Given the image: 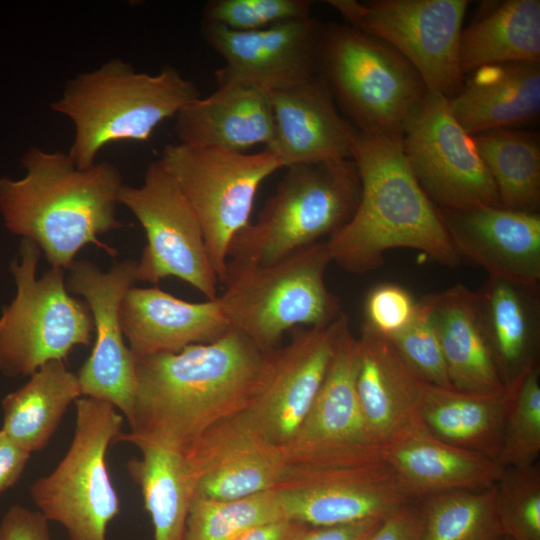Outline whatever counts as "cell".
Listing matches in <instances>:
<instances>
[{
  "mask_svg": "<svg viewBox=\"0 0 540 540\" xmlns=\"http://www.w3.org/2000/svg\"><path fill=\"white\" fill-rule=\"evenodd\" d=\"M285 518L275 489L234 500L193 497L183 540H236L255 525Z\"/></svg>",
  "mask_w": 540,
  "mask_h": 540,
  "instance_id": "35",
  "label": "cell"
},
{
  "mask_svg": "<svg viewBox=\"0 0 540 540\" xmlns=\"http://www.w3.org/2000/svg\"><path fill=\"white\" fill-rule=\"evenodd\" d=\"M21 164V178L0 177V216L11 234L33 241L51 267L65 271L89 244L117 255L99 239L125 227L116 217L124 185L116 165L82 169L68 153L38 147L25 152Z\"/></svg>",
  "mask_w": 540,
  "mask_h": 540,
  "instance_id": "2",
  "label": "cell"
},
{
  "mask_svg": "<svg viewBox=\"0 0 540 540\" xmlns=\"http://www.w3.org/2000/svg\"><path fill=\"white\" fill-rule=\"evenodd\" d=\"M356 389L373 437L383 446L419 414L426 381L400 356L391 341L362 323Z\"/></svg>",
  "mask_w": 540,
  "mask_h": 540,
  "instance_id": "25",
  "label": "cell"
},
{
  "mask_svg": "<svg viewBox=\"0 0 540 540\" xmlns=\"http://www.w3.org/2000/svg\"><path fill=\"white\" fill-rule=\"evenodd\" d=\"M182 455L194 496L234 500L274 489L287 463L246 409L214 424L191 443Z\"/></svg>",
  "mask_w": 540,
  "mask_h": 540,
  "instance_id": "17",
  "label": "cell"
},
{
  "mask_svg": "<svg viewBox=\"0 0 540 540\" xmlns=\"http://www.w3.org/2000/svg\"><path fill=\"white\" fill-rule=\"evenodd\" d=\"M324 25L311 17L255 31L204 24L207 43L225 60L215 72L218 86L245 84L277 90L317 76Z\"/></svg>",
  "mask_w": 540,
  "mask_h": 540,
  "instance_id": "18",
  "label": "cell"
},
{
  "mask_svg": "<svg viewBox=\"0 0 540 540\" xmlns=\"http://www.w3.org/2000/svg\"><path fill=\"white\" fill-rule=\"evenodd\" d=\"M500 540H509V539L506 537H502Z\"/></svg>",
  "mask_w": 540,
  "mask_h": 540,
  "instance_id": "46",
  "label": "cell"
},
{
  "mask_svg": "<svg viewBox=\"0 0 540 540\" xmlns=\"http://www.w3.org/2000/svg\"><path fill=\"white\" fill-rule=\"evenodd\" d=\"M383 519L334 525L307 526L296 540H368Z\"/></svg>",
  "mask_w": 540,
  "mask_h": 540,
  "instance_id": "43",
  "label": "cell"
},
{
  "mask_svg": "<svg viewBox=\"0 0 540 540\" xmlns=\"http://www.w3.org/2000/svg\"><path fill=\"white\" fill-rule=\"evenodd\" d=\"M496 508L503 537L540 540V467H506L496 484Z\"/></svg>",
  "mask_w": 540,
  "mask_h": 540,
  "instance_id": "37",
  "label": "cell"
},
{
  "mask_svg": "<svg viewBox=\"0 0 540 540\" xmlns=\"http://www.w3.org/2000/svg\"><path fill=\"white\" fill-rule=\"evenodd\" d=\"M343 313L324 327H296L290 341L266 353L248 408L267 437L285 446L310 410L327 373Z\"/></svg>",
  "mask_w": 540,
  "mask_h": 540,
  "instance_id": "19",
  "label": "cell"
},
{
  "mask_svg": "<svg viewBox=\"0 0 540 540\" xmlns=\"http://www.w3.org/2000/svg\"><path fill=\"white\" fill-rule=\"evenodd\" d=\"M70 446L50 473L30 487L37 510L60 524L69 540H108L120 499L107 466V452L122 432L124 417L111 404L89 397L76 402Z\"/></svg>",
  "mask_w": 540,
  "mask_h": 540,
  "instance_id": "9",
  "label": "cell"
},
{
  "mask_svg": "<svg viewBox=\"0 0 540 540\" xmlns=\"http://www.w3.org/2000/svg\"><path fill=\"white\" fill-rule=\"evenodd\" d=\"M40 248L21 239L9 270L16 285L13 300L0 315V372L29 377L52 360L66 362L74 347L89 346L94 332L87 303L66 288V271L51 267L37 277Z\"/></svg>",
  "mask_w": 540,
  "mask_h": 540,
  "instance_id": "8",
  "label": "cell"
},
{
  "mask_svg": "<svg viewBox=\"0 0 540 540\" xmlns=\"http://www.w3.org/2000/svg\"><path fill=\"white\" fill-rule=\"evenodd\" d=\"M179 143L245 153L275 140V120L265 89L245 84L219 85L175 116Z\"/></svg>",
  "mask_w": 540,
  "mask_h": 540,
  "instance_id": "24",
  "label": "cell"
},
{
  "mask_svg": "<svg viewBox=\"0 0 540 540\" xmlns=\"http://www.w3.org/2000/svg\"><path fill=\"white\" fill-rule=\"evenodd\" d=\"M308 525L279 518L250 527L236 540H296Z\"/></svg>",
  "mask_w": 540,
  "mask_h": 540,
  "instance_id": "45",
  "label": "cell"
},
{
  "mask_svg": "<svg viewBox=\"0 0 540 540\" xmlns=\"http://www.w3.org/2000/svg\"><path fill=\"white\" fill-rule=\"evenodd\" d=\"M120 321L136 358L210 343L231 328L217 298L188 302L158 287L130 288L121 303Z\"/></svg>",
  "mask_w": 540,
  "mask_h": 540,
  "instance_id": "23",
  "label": "cell"
},
{
  "mask_svg": "<svg viewBox=\"0 0 540 540\" xmlns=\"http://www.w3.org/2000/svg\"><path fill=\"white\" fill-rule=\"evenodd\" d=\"M200 97L196 84L171 65L148 74L115 58L69 79L50 108L72 122L68 154L85 169L106 145L147 141L160 123Z\"/></svg>",
  "mask_w": 540,
  "mask_h": 540,
  "instance_id": "4",
  "label": "cell"
},
{
  "mask_svg": "<svg viewBox=\"0 0 540 540\" xmlns=\"http://www.w3.org/2000/svg\"><path fill=\"white\" fill-rule=\"evenodd\" d=\"M383 461L414 501L445 492L490 488L503 470L486 456L438 438L419 414L386 443Z\"/></svg>",
  "mask_w": 540,
  "mask_h": 540,
  "instance_id": "21",
  "label": "cell"
},
{
  "mask_svg": "<svg viewBox=\"0 0 540 540\" xmlns=\"http://www.w3.org/2000/svg\"><path fill=\"white\" fill-rule=\"evenodd\" d=\"M274 489L284 517L308 526L384 519L414 501L384 461L345 467L287 465Z\"/></svg>",
  "mask_w": 540,
  "mask_h": 540,
  "instance_id": "16",
  "label": "cell"
},
{
  "mask_svg": "<svg viewBox=\"0 0 540 540\" xmlns=\"http://www.w3.org/2000/svg\"><path fill=\"white\" fill-rule=\"evenodd\" d=\"M469 74L448 105L471 136L529 123L539 116V64H492Z\"/></svg>",
  "mask_w": 540,
  "mask_h": 540,
  "instance_id": "27",
  "label": "cell"
},
{
  "mask_svg": "<svg viewBox=\"0 0 540 540\" xmlns=\"http://www.w3.org/2000/svg\"><path fill=\"white\" fill-rule=\"evenodd\" d=\"M497 188L501 207L538 213L540 206V141L535 133L495 129L473 135Z\"/></svg>",
  "mask_w": 540,
  "mask_h": 540,
  "instance_id": "33",
  "label": "cell"
},
{
  "mask_svg": "<svg viewBox=\"0 0 540 540\" xmlns=\"http://www.w3.org/2000/svg\"><path fill=\"white\" fill-rule=\"evenodd\" d=\"M416 308L417 302L404 288L381 284L366 297L364 322L379 334L390 337L408 325Z\"/></svg>",
  "mask_w": 540,
  "mask_h": 540,
  "instance_id": "40",
  "label": "cell"
},
{
  "mask_svg": "<svg viewBox=\"0 0 540 540\" xmlns=\"http://www.w3.org/2000/svg\"><path fill=\"white\" fill-rule=\"evenodd\" d=\"M475 298L483 334L509 390L539 366V286L488 278Z\"/></svg>",
  "mask_w": 540,
  "mask_h": 540,
  "instance_id": "26",
  "label": "cell"
},
{
  "mask_svg": "<svg viewBox=\"0 0 540 540\" xmlns=\"http://www.w3.org/2000/svg\"><path fill=\"white\" fill-rule=\"evenodd\" d=\"M439 209V208H438ZM457 253L482 267L488 278L538 287L540 215L497 206L439 209Z\"/></svg>",
  "mask_w": 540,
  "mask_h": 540,
  "instance_id": "20",
  "label": "cell"
},
{
  "mask_svg": "<svg viewBox=\"0 0 540 540\" xmlns=\"http://www.w3.org/2000/svg\"><path fill=\"white\" fill-rule=\"evenodd\" d=\"M351 159L360 197L351 219L326 241L332 262L364 274L380 267L387 251L407 248L447 267L461 264L439 209L410 168L401 137L356 128Z\"/></svg>",
  "mask_w": 540,
  "mask_h": 540,
  "instance_id": "3",
  "label": "cell"
},
{
  "mask_svg": "<svg viewBox=\"0 0 540 540\" xmlns=\"http://www.w3.org/2000/svg\"><path fill=\"white\" fill-rule=\"evenodd\" d=\"M160 160L196 215L222 283L230 244L250 223L260 184L284 168L282 161L267 147L246 154L182 143L165 146Z\"/></svg>",
  "mask_w": 540,
  "mask_h": 540,
  "instance_id": "10",
  "label": "cell"
},
{
  "mask_svg": "<svg viewBox=\"0 0 540 540\" xmlns=\"http://www.w3.org/2000/svg\"><path fill=\"white\" fill-rule=\"evenodd\" d=\"M459 61L463 76L492 64H540V1L481 3L474 20L462 29Z\"/></svg>",
  "mask_w": 540,
  "mask_h": 540,
  "instance_id": "29",
  "label": "cell"
},
{
  "mask_svg": "<svg viewBox=\"0 0 540 540\" xmlns=\"http://www.w3.org/2000/svg\"><path fill=\"white\" fill-rule=\"evenodd\" d=\"M349 25L383 41L417 71L428 91L451 99L464 76L459 43L466 0H328Z\"/></svg>",
  "mask_w": 540,
  "mask_h": 540,
  "instance_id": "11",
  "label": "cell"
},
{
  "mask_svg": "<svg viewBox=\"0 0 540 540\" xmlns=\"http://www.w3.org/2000/svg\"><path fill=\"white\" fill-rule=\"evenodd\" d=\"M257 219L232 240L228 261L267 265L332 236L353 216L360 179L352 159L286 168Z\"/></svg>",
  "mask_w": 540,
  "mask_h": 540,
  "instance_id": "6",
  "label": "cell"
},
{
  "mask_svg": "<svg viewBox=\"0 0 540 540\" xmlns=\"http://www.w3.org/2000/svg\"><path fill=\"white\" fill-rule=\"evenodd\" d=\"M137 281L133 259L115 261L108 271L89 260H75L65 277L68 292L83 298L93 318V348L76 373L82 396L111 404L127 423L137 390L136 357L123 334L120 307Z\"/></svg>",
  "mask_w": 540,
  "mask_h": 540,
  "instance_id": "15",
  "label": "cell"
},
{
  "mask_svg": "<svg viewBox=\"0 0 540 540\" xmlns=\"http://www.w3.org/2000/svg\"><path fill=\"white\" fill-rule=\"evenodd\" d=\"M331 262L326 242L267 265L228 261L217 296L221 310L263 352L280 346L296 327L328 326L344 313L325 283Z\"/></svg>",
  "mask_w": 540,
  "mask_h": 540,
  "instance_id": "5",
  "label": "cell"
},
{
  "mask_svg": "<svg viewBox=\"0 0 540 540\" xmlns=\"http://www.w3.org/2000/svg\"><path fill=\"white\" fill-rule=\"evenodd\" d=\"M30 457L0 429V495L19 481Z\"/></svg>",
  "mask_w": 540,
  "mask_h": 540,
  "instance_id": "44",
  "label": "cell"
},
{
  "mask_svg": "<svg viewBox=\"0 0 540 540\" xmlns=\"http://www.w3.org/2000/svg\"><path fill=\"white\" fill-rule=\"evenodd\" d=\"M359 343L345 314L321 388L297 432L281 447L287 465L345 467L383 461L356 389Z\"/></svg>",
  "mask_w": 540,
  "mask_h": 540,
  "instance_id": "13",
  "label": "cell"
},
{
  "mask_svg": "<svg viewBox=\"0 0 540 540\" xmlns=\"http://www.w3.org/2000/svg\"><path fill=\"white\" fill-rule=\"evenodd\" d=\"M422 300L436 330L452 387L480 396L503 394L505 388L479 321L475 292L457 284Z\"/></svg>",
  "mask_w": 540,
  "mask_h": 540,
  "instance_id": "28",
  "label": "cell"
},
{
  "mask_svg": "<svg viewBox=\"0 0 540 540\" xmlns=\"http://www.w3.org/2000/svg\"><path fill=\"white\" fill-rule=\"evenodd\" d=\"M502 445L498 463L524 467L536 463L540 454V369L530 370L505 391Z\"/></svg>",
  "mask_w": 540,
  "mask_h": 540,
  "instance_id": "36",
  "label": "cell"
},
{
  "mask_svg": "<svg viewBox=\"0 0 540 540\" xmlns=\"http://www.w3.org/2000/svg\"><path fill=\"white\" fill-rule=\"evenodd\" d=\"M505 392L480 396L425 384L419 417L438 438L498 461L505 411Z\"/></svg>",
  "mask_w": 540,
  "mask_h": 540,
  "instance_id": "31",
  "label": "cell"
},
{
  "mask_svg": "<svg viewBox=\"0 0 540 540\" xmlns=\"http://www.w3.org/2000/svg\"><path fill=\"white\" fill-rule=\"evenodd\" d=\"M405 362L427 383L451 388L439 339L426 304L417 301L412 320L387 337Z\"/></svg>",
  "mask_w": 540,
  "mask_h": 540,
  "instance_id": "39",
  "label": "cell"
},
{
  "mask_svg": "<svg viewBox=\"0 0 540 540\" xmlns=\"http://www.w3.org/2000/svg\"><path fill=\"white\" fill-rule=\"evenodd\" d=\"M401 141L415 178L437 208L501 207L473 137L455 120L441 94L427 92Z\"/></svg>",
  "mask_w": 540,
  "mask_h": 540,
  "instance_id": "14",
  "label": "cell"
},
{
  "mask_svg": "<svg viewBox=\"0 0 540 540\" xmlns=\"http://www.w3.org/2000/svg\"><path fill=\"white\" fill-rule=\"evenodd\" d=\"M0 540H52L49 521L38 510L14 504L0 521Z\"/></svg>",
  "mask_w": 540,
  "mask_h": 540,
  "instance_id": "41",
  "label": "cell"
},
{
  "mask_svg": "<svg viewBox=\"0 0 540 540\" xmlns=\"http://www.w3.org/2000/svg\"><path fill=\"white\" fill-rule=\"evenodd\" d=\"M265 359L266 353L233 327L210 343L136 358L130 429L116 441L182 452L214 424L249 408Z\"/></svg>",
  "mask_w": 540,
  "mask_h": 540,
  "instance_id": "1",
  "label": "cell"
},
{
  "mask_svg": "<svg viewBox=\"0 0 540 540\" xmlns=\"http://www.w3.org/2000/svg\"><path fill=\"white\" fill-rule=\"evenodd\" d=\"M318 73L350 123L370 133L401 137L428 92L400 53L349 24L324 26Z\"/></svg>",
  "mask_w": 540,
  "mask_h": 540,
  "instance_id": "7",
  "label": "cell"
},
{
  "mask_svg": "<svg viewBox=\"0 0 540 540\" xmlns=\"http://www.w3.org/2000/svg\"><path fill=\"white\" fill-rule=\"evenodd\" d=\"M423 540H500L496 486L451 491L421 500Z\"/></svg>",
  "mask_w": 540,
  "mask_h": 540,
  "instance_id": "34",
  "label": "cell"
},
{
  "mask_svg": "<svg viewBox=\"0 0 540 540\" xmlns=\"http://www.w3.org/2000/svg\"><path fill=\"white\" fill-rule=\"evenodd\" d=\"M82 397L77 374L63 360H52L1 400L2 427L29 453L43 450L71 404Z\"/></svg>",
  "mask_w": 540,
  "mask_h": 540,
  "instance_id": "30",
  "label": "cell"
},
{
  "mask_svg": "<svg viewBox=\"0 0 540 540\" xmlns=\"http://www.w3.org/2000/svg\"><path fill=\"white\" fill-rule=\"evenodd\" d=\"M119 204L139 221L146 246L137 261V280L157 284L176 277L206 299L217 298L219 279L199 221L160 159L148 165L140 186L124 184Z\"/></svg>",
  "mask_w": 540,
  "mask_h": 540,
  "instance_id": "12",
  "label": "cell"
},
{
  "mask_svg": "<svg viewBox=\"0 0 540 540\" xmlns=\"http://www.w3.org/2000/svg\"><path fill=\"white\" fill-rule=\"evenodd\" d=\"M308 0H213L203 10V23L234 31H255L311 17Z\"/></svg>",
  "mask_w": 540,
  "mask_h": 540,
  "instance_id": "38",
  "label": "cell"
},
{
  "mask_svg": "<svg viewBox=\"0 0 540 540\" xmlns=\"http://www.w3.org/2000/svg\"><path fill=\"white\" fill-rule=\"evenodd\" d=\"M266 91L276 130L267 148L278 155L284 168L351 159L356 127L339 113L320 74L293 87Z\"/></svg>",
  "mask_w": 540,
  "mask_h": 540,
  "instance_id": "22",
  "label": "cell"
},
{
  "mask_svg": "<svg viewBox=\"0 0 540 540\" xmlns=\"http://www.w3.org/2000/svg\"><path fill=\"white\" fill-rule=\"evenodd\" d=\"M141 453L126 469L141 491L153 526V540H183L194 488L182 453L159 444L139 441Z\"/></svg>",
  "mask_w": 540,
  "mask_h": 540,
  "instance_id": "32",
  "label": "cell"
},
{
  "mask_svg": "<svg viewBox=\"0 0 540 540\" xmlns=\"http://www.w3.org/2000/svg\"><path fill=\"white\" fill-rule=\"evenodd\" d=\"M368 540H423L418 501L410 502L384 518Z\"/></svg>",
  "mask_w": 540,
  "mask_h": 540,
  "instance_id": "42",
  "label": "cell"
}]
</instances>
